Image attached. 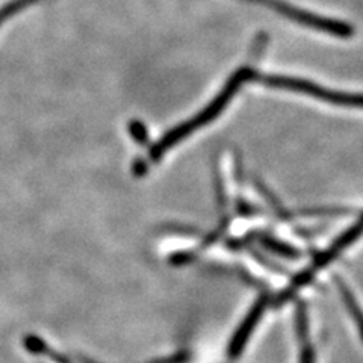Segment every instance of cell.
<instances>
[{"instance_id": "cell-1", "label": "cell", "mask_w": 363, "mask_h": 363, "mask_svg": "<svg viewBox=\"0 0 363 363\" xmlns=\"http://www.w3.org/2000/svg\"><path fill=\"white\" fill-rule=\"evenodd\" d=\"M256 77H257L256 72L250 67H242V68H240V70H236L235 74L224 85L221 93L217 97H215L206 108L200 111L196 117H192L186 123L180 124V126L174 128L173 130L167 132L162 136V138L152 147V149H150V159H152V161L153 162L159 161V159L162 157V155L167 150L172 149V147H174L179 141L188 138V136L192 132H196L197 129L206 126V124H209L213 118H217L220 113L224 111L227 104H229V101L233 99V96L236 94V91L240 89V86L244 82L253 81V79H256Z\"/></svg>"}, {"instance_id": "cell-2", "label": "cell", "mask_w": 363, "mask_h": 363, "mask_svg": "<svg viewBox=\"0 0 363 363\" xmlns=\"http://www.w3.org/2000/svg\"><path fill=\"white\" fill-rule=\"evenodd\" d=\"M265 86L269 88H279V89H288V91H297V93L309 94L318 100L327 101V104H333L339 106H354V108H363V94H350V93H340V91L327 89L313 82L304 81V79L298 77H288V76H257Z\"/></svg>"}, {"instance_id": "cell-3", "label": "cell", "mask_w": 363, "mask_h": 363, "mask_svg": "<svg viewBox=\"0 0 363 363\" xmlns=\"http://www.w3.org/2000/svg\"><path fill=\"white\" fill-rule=\"evenodd\" d=\"M248 2L267 6L272 11H276L277 14H280L283 17L291 18L292 21H297L301 26L332 33V35L339 37V38H350V37H353V33H354L353 26H350L348 23L312 14V13H309V11H304V9H300L294 5H289L286 2H283V0H248Z\"/></svg>"}, {"instance_id": "cell-4", "label": "cell", "mask_w": 363, "mask_h": 363, "mask_svg": "<svg viewBox=\"0 0 363 363\" xmlns=\"http://www.w3.org/2000/svg\"><path fill=\"white\" fill-rule=\"evenodd\" d=\"M362 233H363V217L360 218V221H359L357 224H354L353 227H351V229H348L345 233L340 235V236L337 238V240L325 250V252H323L321 255H318V257L312 262L311 268H308L306 271L300 272V274L292 280L289 288H286L285 291H283V292L279 295V298H277V303H276V304L280 306V304H283V303H286V301L292 297V295H294L295 292H297L300 288H303V286L308 285V283H311V280L313 279L315 272H318L321 268H324L325 265L330 264L332 260L336 259L340 253H342L348 245L353 244Z\"/></svg>"}, {"instance_id": "cell-5", "label": "cell", "mask_w": 363, "mask_h": 363, "mask_svg": "<svg viewBox=\"0 0 363 363\" xmlns=\"http://www.w3.org/2000/svg\"><path fill=\"white\" fill-rule=\"evenodd\" d=\"M267 304H268L267 294L260 295L259 300L253 304V308L250 309V312L247 313L242 324L238 327V330L235 332L232 342L229 345V356L232 359H236L238 356L242 353V350L247 345L250 336H252L255 327L260 321V316H262V313H264V311L267 308Z\"/></svg>"}, {"instance_id": "cell-6", "label": "cell", "mask_w": 363, "mask_h": 363, "mask_svg": "<svg viewBox=\"0 0 363 363\" xmlns=\"http://www.w3.org/2000/svg\"><path fill=\"white\" fill-rule=\"evenodd\" d=\"M23 347H25L29 353L32 354H37V356H44V357H49L50 360H53L55 363H70L65 356L56 353L53 348H50L48 344L44 342V340L38 336H33V335H28L25 339H23Z\"/></svg>"}, {"instance_id": "cell-7", "label": "cell", "mask_w": 363, "mask_h": 363, "mask_svg": "<svg viewBox=\"0 0 363 363\" xmlns=\"http://www.w3.org/2000/svg\"><path fill=\"white\" fill-rule=\"evenodd\" d=\"M335 283H336V286H337L340 295H342V298H344V303L347 306L348 312L351 313V316H353V320L356 321V325L359 328V333H360L362 340H363V311L360 309V306H359L357 300L354 298L353 292L348 289V286L345 285V281L342 279L335 276Z\"/></svg>"}, {"instance_id": "cell-8", "label": "cell", "mask_w": 363, "mask_h": 363, "mask_svg": "<svg viewBox=\"0 0 363 363\" xmlns=\"http://www.w3.org/2000/svg\"><path fill=\"white\" fill-rule=\"evenodd\" d=\"M35 2H38V0H9L8 4L0 8V26L11 17L17 16L21 9H25Z\"/></svg>"}, {"instance_id": "cell-9", "label": "cell", "mask_w": 363, "mask_h": 363, "mask_svg": "<svg viewBox=\"0 0 363 363\" xmlns=\"http://www.w3.org/2000/svg\"><path fill=\"white\" fill-rule=\"evenodd\" d=\"M262 244L271 250V252H274L280 256H285V257H291V259H297L298 257V252L295 248H292L291 245L285 244V242H280V241H276L272 240V238H265V240L262 241Z\"/></svg>"}, {"instance_id": "cell-10", "label": "cell", "mask_w": 363, "mask_h": 363, "mask_svg": "<svg viewBox=\"0 0 363 363\" xmlns=\"http://www.w3.org/2000/svg\"><path fill=\"white\" fill-rule=\"evenodd\" d=\"M129 130H130V135L132 138L140 143V144H147V141H149V135H147V129L144 124L138 120H132L129 123Z\"/></svg>"}, {"instance_id": "cell-11", "label": "cell", "mask_w": 363, "mask_h": 363, "mask_svg": "<svg viewBox=\"0 0 363 363\" xmlns=\"http://www.w3.org/2000/svg\"><path fill=\"white\" fill-rule=\"evenodd\" d=\"M300 340L304 344L301 348V363H315V353L308 342V337H303Z\"/></svg>"}, {"instance_id": "cell-12", "label": "cell", "mask_w": 363, "mask_h": 363, "mask_svg": "<svg viewBox=\"0 0 363 363\" xmlns=\"http://www.w3.org/2000/svg\"><path fill=\"white\" fill-rule=\"evenodd\" d=\"M145 172H147L145 161H143V159H136L133 164V173L136 176H143V174H145Z\"/></svg>"}]
</instances>
